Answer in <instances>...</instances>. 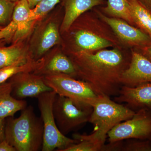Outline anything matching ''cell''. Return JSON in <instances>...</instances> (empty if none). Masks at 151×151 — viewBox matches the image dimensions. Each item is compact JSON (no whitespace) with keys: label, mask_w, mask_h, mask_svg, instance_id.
Listing matches in <instances>:
<instances>
[{"label":"cell","mask_w":151,"mask_h":151,"mask_svg":"<svg viewBox=\"0 0 151 151\" xmlns=\"http://www.w3.org/2000/svg\"><path fill=\"white\" fill-rule=\"evenodd\" d=\"M71 59L77 76L91 86L98 95L117 96L122 86L121 77L128 68L131 54L121 48L103 49L73 53Z\"/></svg>","instance_id":"obj_1"},{"label":"cell","mask_w":151,"mask_h":151,"mask_svg":"<svg viewBox=\"0 0 151 151\" xmlns=\"http://www.w3.org/2000/svg\"><path fill=\"white\" fill-rule=\"evenodd\" d=\"M44 126L33 107L27 106L18 118L9 119L5 128V139L17 151L42 150Z\"/></svg>","instance_id":"obj_2"},{"label":"cell","mask_w":151,"mask_h":151,"mask_svg":"<svg viewBox=\"0 0 151 151\" xmlns=\"http://www.w3.org/2000/svg\"><path fill=\"white\" fill-rule=\"evenodd\" d=\"M76 28L72 33L76 48L75 52L95 51L109 47L122 48V45L111 28L96 13L89 14L84 24Z\"/></svg>","instance_id":"obj_3"},{"label":"cell","mask_w":151,"mask_h":151,"mask_svg":"<svg viewBox=\"0 0 151 151\" xmlns=\"http://www.w3.org/2000/svg\"><path fill=\"white\" fill-rule=\"evenodd\" d=\"M92 107L93 111L89 121L94 126L92 133L104 142L109 131L118 124L132 118L136 112L105 95H98Z\"/></svg>","instance_id":"obj_4"},{"label":"cell","mask_w":151,"mask_h":151,"mask_svg":"<svg viewBox=\"0 0 151 151\" xmlns=\"http://www.w3.org/2000/svg\"><path fill=\"white\" fill-rule=\"evenodd\" d=\"M93 110L89 104L58 94L53 105L57 126L65 136L84 127L89 122Z\"/></svg>","instance_id":"obj_5"},{"label":"cell","mask_w":151,"mask_h":151,"mask_svg":"<svg viewBox=\"0 0 151 151\" xmlns=\"http://www.w3.org/2000/svg\"><path fill=\"white\" fill-rule=\"evenodd\" d=\"M57 94L53 90L45 92L37 98L44 126L42 151H64L78 141L67 137L57 126L53 112V105Z\"/></svg>","instance_id":"obj_6"},{"label":"cell","mask_w":151,"mask_h":151,"mask_svg":"<svg viewBox=\"0 0 151 151\" xmlns=\"http://www.w3.org/2000/svg\"><path fill=\"white\" fill-rule=\"evenodd\" d=\"M45 84L57 94L89 104H94L98 95L89 84L63 73L50 74L43 78Z\"/></svg>","instance_id":"obj_7"},{"label":"cell","mask_w":151,"mask_h":151,"mask_svg":"<svg viewBox=\"0 0 151 151\" xmlns=\"http://www.w3.org/2000/svg\"><path fill=\"white\" fill-rule=\"evenodd\" d=\"M107 137L109 143L128 139L151 140V111L138 110L132 118L113 127Z\"/></svg>","instance_id":"obj_8"},{"label":"cell","mask_w":151,"mask_h":151,"mask_svg":"<svg viewBox=\"0 0 151 151\" xmlns=\"http://www.w3.org/2000/svg\"><path fill=\"white\" fill-rule=\"evenodd\" d=\"M95 13L111 28L122 45L136 48L151 42L147 35L126 21L108 16L99 11L96 10Z\"/></svg>","instance_id":"obj_9"},{"label":"cell","mask_w":151,"mask_h":151,"mask_svg":"<svg viewBox=\"0 0 151 151\" xmlns=\"http://www.w3.org/2000/svg\"><path fill=\"white\" fill-rule=\"evenodd\" d=\"M131 54L129 64L121 77L122 86L133 87L151 83L150 60L133 49Z\"/></svg>","instance_id":"obj_10"},{"label":"cell","mask_w":151,"mask_h":151,"mask_svg":"<svg viewBox=\"0 0 151 151\" xmlns=\"http://www.w3.org/2000/svg\"><path fill=\"white\" fill-rule=\"evenodd\" d=\"M27 73H18L11 78L12 94L15 98L23 100L27 97H37L42 93L52 90L45 84L43 76Z\"/></svg>","instance_id":"obj_11"},{"label":"cell","mask_w":151,"mask_h":151,"mask_svg":"<svg viewBox=\"0 0 151 151\" xmlns=\"http://www.w3.org/2000/svg\"><path fill=\"white\" fill-rule=\"evenodd\" d=\"M115 100L119 103H127L134 111L147 109L151 111V83L133 87L122 86Z\"/></svg>","instance_id":"obj_12"},{"label":"cell","mask_w":151,"mask_h":151,"mask_svg":"<svg viewBox=\"0 0 151 151\" xmlns=\"http://www.w3.org/2000/svg\"><path fill=\"white\" fill-rule=\"evenodd\" d=\"M31 9L27 0H20L14 8L12 18L4 30L10 38L13 37L14 42L22 38L29 32L34 22L29 20Z\"/></svg>","instance_id":"obj_13"},{"label":"cell","mask_w":151,"mask_h":151,"mask_svg":"<svg viewBox=\"0 0 151 151\" xmlns=\"http://www.w3.org/2000/svg\"><path fill=\"white\" fill-rule=\"evenodd\" d=\"M103 3V0H66L65 16L61 26L62 31H68L79 17Z\"/></svg>","instance_id":"obj_14"},{"label":"cell","mask_w":151,"mask_h":151,"mask_svg":"<svg viewBox=\"0 0 151 151\" xmlns=\"http://www.w3.org/2000/svg\"><path fill=\"white\" fill-rule=\"evenodd\" d=\"M10 82L0 84V120L13 117L17 112L22 111L27 106L24 100H18L13 97Z\"/></svg>","instance_id":"obj_15"},{"label":"cell","mask_w":151,"mask_h":151,"mask_svg":"<svg viewBox=\"0 0 151 151\" xmlns=\"http://www.w3.org/2000/svg\"><path fill=\"white\" fill-rule=\"evenodd\" d=\"M41 72L46 75L63 73L75 77L77 76L75 68L72 60L65 55L58 53L55 55L40 66Z\"/></svg>","instance_id":"obj_16"},{"label":"cell","mask_w":151,"mask_h":151,"mask_svg":"<svg viewBox=\"0 0 151 151\" xmlns=\"http://www.w3.org/2000/svg\"><path fill=\"white\" fill-rule=\"evenodd\" d=\"M135 26L151 38V12L137 0H129Z\"/></svg>","instance_id":"obj_17"},{"label":"cell","mask_w":151,"mask_h":151,"mask_svg":"<svg viewBox=\"0 0 151 151\" xmlns=\"http://www.w3.org/2000/svg\"><path fill=\"white\" fill-rule=\"evenodd\" d=\"M30 61L27 53L18 46L0 48V69L10 65L25 64Z\"/></svg>","instance_id":"obj_18"},{"label":"cell","mask_w":151,"mask_h":151,"mask_svg":"<svg viewBox=\"0 0 151 151\" xmlns=\"http://www.w3.org/2000/svg\"><path fill=\"white\" fill-rule=\"evenodd\" d=\"M103 11L108 16L122 19L135 26L129 0H107V6Z\"/></svg>","instance_id":"obj_19"},{"label":"cell","mask_w":151,"mask_h":151,"mask_svg":"<svg viewBox=\"0 0 151 151\" xmlns=\"http://www.w3.org/2000/svg\"><path fill=\"white\" fill-rule=\"evenodd\" d=\"M73 138L78 141L64 151H101L105 142L101 140L93 134L90 135L73 134Z\"/></svg>","instance_id":"obj_20"},{"label":"cell","mask_w":151,"mask_h":151,"mask_svg":"<svg viewBox=\"0 0 151 151\" xmlns=\"http://www.w3.org/2000/svg\"><path fill=\"white\" fill-rule=\"evenodd\" d=\"M60 35L56 24L53 22L47 25L42 36L37 50V55L41 56L59 42Z\"/></svg>","instance_id":"obj_21"},{"label":"cell","mask_w":151,"mask_h":151,"mask_svg":"<svg viewBox=\"0 0 151 151\" xmlns=\"http://www.w3.org/2000/svg\"><path fill=\"white\" fill-rule=\"evenodd\" d=\"M35 67V65L30 61L25 64H16L1 68L0 69V84L18 73L29 72Z\"/></svg>","instance_id":"obj_22"},{"label":"cell","mask_w":151,"mask_h":151,"mask_svg":"<svg viewBox=\"0 0 151 151\" xmlns=\"http://www.w3.org/2000/svg\"><path fill=\"white\" fill-rule=\"evenodd\" d=\"M60 0H42L34 8L31 9L29 20L35 22L42 18L54 8Z\"/></svg>","instance_id":"obj_23"},{"label":"cell","mask_w":151,"mask_h":151,"mask_svg":"<svg viewBox=\"0 0 151 151\" xmlns=\"http://www.w3.org/2000/svg\"><path fill=\"white\" fill-rule=\"evenodd\" d=\"M122 141L120 151H151V140L128 139Z\"/></svg>","instance_id":"obj_24"},{"label":"cell","mask_w":151,"mask_h":151,"mask_svg":"<svg viewBox=\"0 0 151 151\" xmlns=\"http://www.w3.org/2000/svg\"><path fill=\"white\" fill-rule=\"evenodd\" d=\"M15 5L11 0H0V24L6 23L9 20Z\"/></svg>","instance_id":"obj_25"},{"label":"cell","mask_w":151,"mask_h":151,"mask_svg":"<svg viewBox=\"0 0 151 151\" xmlns=\"http://www.w3.org/2000/svg\"><path fill=\"white\" fill-rule=\"evenodd\" d=\"M133 49L140 53L151 61V42L145 46Z\"/></svg>","instance_id":"obj_26"},{"label":"cell","mask_w":151,"mask_h":151,"mask_svg":"<svg viewBox=\"0 0 151 151\" xmlns=\"http://www.w3.org/2000/svg\"><path fill=\"white\" fill-rule=\"evenodd\" d=\"M0 151H17L5 139L0 142Z\"/></svg>","instance_id":"obj_27"},{"label":"cell","mask_w":151,"mask_h":151,"mask_svg":"<svg viewBox=\"0 0 151 151\" xmlns=\"http://www.w3.org/2000/svg\"><path fill=\"white\" fill-rule=\"evenodd\" d=\"M5 120H0V142L5 139Z\"/></svg>","instance_id":"obj_28"},{"label":"cell","mask_w":151,"mask_h":151,"mask_svg":"<svg viewBox=\"0 0 151 151\" xmlns=\"http://www.w3.org/2000/svg\"><path fill=\"white\" fill-rule=\"evenodd\" d=\"M141 4L151 12V0H137Z\"/></svg>","instance_id":"obj_29"},{"label":"cell","mask_w":151,"mask_h":151,"mask_svg":"<svg viewBox=\"0 0 151 151\" xmlns=\"http://www.w3.org/2000/svg\"><path fill=\"white\" fill-rule=\"evenodd\" d=\"M29 5L31 9L34 8L35 7L41 2L42 0H27Z\"/></svg>","instance_id":"obj_30"},{"label":"cell","mask_w":151,"mask_h":151,"mask_svg":"<svg viewBox=\"0 0 151 151\" xmlns=\"http://www.w3.org/2000/svg\"><path fill=\"white\" fill-rule=\"evenodd\" d=\"M4 27H2L0 26V32L1 31V30L3 29V28Z\"/></svg>","instance_id":"obj_31"},{"label":"cell","mask_w":151,"mask_h":151,"mask_svg":"<svg viewBox=\"0 0 151 151\" xmlns=\"http://www.w3.org/2000/svg\"><path fill=\"white\" fill-rule=\"evenodd\" d=\"M11 1H12V0H11Z\"/></svg>","instance_id":"obj_32"}]
</instances>
